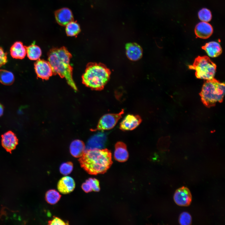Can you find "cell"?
Returning <instances> with one entry per match:
<instances>
[{"mask_svg":"<svg viewBox=\"0 0 225 225\" xmlns=\"http://www.w3.org/2000/svg\"><path fill=\"white\" fill-rule=\"evenodd\" d=\"M25 46L20 41L15 42L11 47L10 52L11 56L14 58L22 59L26 54Z\"/></svg>","mask_w":225,"mask_h":225,"instance_id":"e0dca14e","label":"cell"},{"mask_svg":"<svg viewBox=\"0 0 225 225\" xmlns=\"http://www.w3.org/2000/svg\"><path fill=\"white\" fill-rule=\"evenodd\" d=\"M68 222H65L61 218L54 217L53 218L48 222V225H68Z\"/></svg>","mask_w":225,"mask_h":225,"instance_id":"83f0119b","label":"cell"},{"mask_svg":"<svg viewBox=\"0 0 225 225\" xmlns=\"http://www.w3.org/2000/svg\"><path fill=\"white\" fill-rule=\"evenodd\" d=\"M198 16L201 21L206 22L210 21L212 18L211 11L206 8H202L199 11Z\"/></svg>","mask_w":225,"mask_h":225,"instance_id":"cb8c5ba5","label":"cell"},{"mask_svg":"<svg viewBox=\"0 0 225 225\" xmlns=\"http://www.w3.org/2000/svg\"><path fill=\"white\" fill-rule=\"evenodd\" d=\"M14 81V77L11 72L3 70H0V82L6 85H12Z\"/></svg>","mask_w":225,"mask_h":225,"instance_id":"44dd1931","label":"cell"},{"mask_svg":"<svg viewBox=\"0 0 225 225\" xmlns=\"http://www.w3.org/2000/svg\"><path fill=\"white\" fill-rule=\"evenodd\" d=\"M224 94V83L213 78L205 81L199 94L203 104L207 107H210L218 102H222Z\"/></svg>","mask_w":225,"mask_h":225,"instance_id":"277c9868","label":"cell"},{"mask_svg":"<svg viewBox=\"0 0 225 225\" xmlns=\"http://www.w3.org/2000/svg\"><path fill=\"white\" fill-rule=\"evenodd\" d=\"M85 145L83 142L79 140H75L70 144V151L71 155L75 158L81 157L85 151Z\"/></svg>","mask_w":225,"mask_h":225,"instance_id":"ac0fdd59","label":"cell"},{"mask_svg":"<svg viewBox=\"0 0 225 225\" xmlns=\"http://www.w3.org/2000/svg\"><path fill=\"white\" fill-rule=\"evenodd\" d=\"M28 58L31 60H36L39 58L42 54L41 50L38 46L32 44L25 46Z\"/></svg>","mask_w":225,"mask_h":225,"instance_id":"ffe728a7","label":"cell"},{"mask_svg":"<svg viewBox=\"0 0 225 225\" xmlns=\"http://www.w3.org/2000/svg\"><path fill=\"white\" fill-rule=\"evenodd\" d=\"M55 16L58 23L62 26H66L73 20L72 12L67 8H63L57 10L55 12Z\"/></svg>","mask_w":225,"mask_h":225,"instance_id":"8fae6325","label":"cell"},{"mask_svg":"<svg viewBox=\"0 0 225 225\" xmlns=\"http://www.w3.org/2000/svg\"><path fill=\"white\" fill-rule=\"evenodd\" d=\"M216 64L207 56H198L195 59L189 69L195 70V75L198 78L209 80L214 78L216 69Z\"/></svg>","mask_w":225,"mask_h":225,"instance_id":"5b68a950","label":"cell"},{"mask_svg":"<svg viewBox=\"0 0 225 225\" xmlns=\"http://www.w3.org/2000/svg\"><path fill=\"white\" fill-rule=\"evenodd\" d=\"M48 56L53 75H58L62 78H65L68 84L77 91L72 77L73 68L70 63L72 56L67 48L64 47L53 48L48 52Z\"/></svg>","mask_w":225,"mask_h":225,"instance_id":"6da1fadb","label":"cell"},{"mask_svg":"<svg viewBox=\"0 0 225 225\" xmlns=\"http://www.w3.org/2000/svg\"><path fill=\"white\" fill-rule=\"evenodd\" d=\"M124 113L122 109L118 113H108L104 115L100 118L98 125L93 131L110 130L113 128Z\"/></svg>","mask_w":225,"mask_h":225,"instance_id":"8992f818","label":"cell"},{"mask_svg":"<svg viewBox=\"0 0 225 225\" xmlns=\"http://www.w3.org/2000/svg\"><path fill=\"white\" fill-rule=\"evenodd\" d=\"M109 69L101 63L89 62L82 76V83L95 90H101L108 82L111 74Z\"/></svg>","mask_w":225,"mask_h":225,"instance_id":"3957f363","label":"cell"},{"mask_svg":"<svg viewBox=\"0 0 225 225\" xmlns=\"http://www.w3.org/2000/svg\"><path fill=\"white\" fill-rule=\"evenodd\" d=\"M173 198L175 202L178 205L188 206L192 202V194L188 188L183 186L176 191Z\"/></svg>","mask_w":225,"mask_h":225,"instance_id":"ba28073f","label":"cell"},{"mask_svg":"<svg viewBox=\"0 0 225 225\" xmlns=\"http://www.w3.org/2000/svg\"><path fill=\"white\" fill-rule=\"evenodd\" d=\"M7 62V53L0 47V67L4 65Z\"/></svg>","mask_w":225,"mask_h":225,"instance_id":"f1b7e54d","label":"cell"},{"mask_svg":"<svg viewBox=\"0 0 225 225\" xmlns=\"http://www.w3.org/2000/svg\"><path fill=\"white\" fill-rule=\"evenodd\" d=\"M34 66L38 78L47 80L53 75L52 68L48 61L39 58L34 63Z\"/></svg>","mask_w":225,"mask_h":225,"instance_id":"52a82bcc","label":"cell"},{"mask_svg":"<svg viewBox=\"0 0 225 225\" xmlns=\"http://www.w3.org/2000/svg\"><path fill=\"white\" fill-rule=\"evenodd\" d=\"M82 190L86 193H88L92 191L89 185L86 182L83 183L81 186Z\"/></svg>","mask_w":225,"mask_h":225,"instance_id":"f546056e","label":"cell"},{"mask_svg":"<svg viewBox=\"0 0 225 225\" xmlns=\"http://www.w3.org/2000/svg\"><path fill=\"white\" fill-rule=\"evenodd\" d=\"M179 222L181 225H190L192 223L191 216L188 212H184L180 215Z\"/></svg>","mask_w":225,"mask_h":225,"instance_id":"484cf974","label":"cell"},{"mask_svg":"<svg viewBox=\"0 0 225 225\" xmlns=\"http://www.w3.org/2000/svg\"><path fill=\"white\" fill-rule=\"evenodd\" d=\"M61 195L55 189H51L47 192L45 198L47 202L51 204L56 203L60 200Z\"/></svg>","mask_w":225,"mask_h":225,"instance_id":"7402d4cb","label":"cell"},{"mask_svg":"<svg viewBox=\"0 0 225 225\" xmlns=\"http://www.w3.org/2000/svg\"><path fill=\"white\" fill-rule=\"evenodd\" d=\"M126 54L131 60L136 61L140 59L142 55L141 47L136 43H128L126 45Z\"/></svg>","mask_w":225,"mask_h":225,"instance_id":"4fadbf2b","label":"cell"},{"mask_svg":"<svg viewBox=\"0 0 225 225\" xmlns=\"http://www.w3.org/2000/svg\"><path fill=\"white\" fill-rule=\"evenodd\" d=\"M208 55L212 58L217 57L222 53V50L220 44L218 42L212 41L206 43L202 47Z\"/></svg>","mask_w":225,"mask_h":225,"instance_id":"2e32d148","label":"cell"},{"mask_svg":"<svg viewBox=\"0 0 225 225\" xmlns=\"http://www.w3.org/2000/svg\"><path fill=\"white\" fill-rule=\"evenodd\" d=\"M1 143L3 147L10 153L18 144V140L12 132L9 131L2 135Z\"/></svg>","mask_w":225,"mask_h":225,"instance_id":"30bf717a","label":"cell"},{"mask_svg":"<svg viewBox=\"0 0 225 225\" xmlns=\"http://www.w3.org/2000/svg\"><path fill=\"white\" fill-rule=\"evenodd\" d=\"M78 161L81 167L91 175L105 173L112 162L111 152L107 148L86 150Z\"/></svg>","mask_w":225,"mask_h":225,"instance_id":"7a4b0ae2","label":"cell"},{"mask_svg":"<svg viewBox=\"0 0 225 225\" xmlns=\"http://www.w3.org/2000/svg\"><path fill=\"white\" fill-rule=\"evenodd\" d=\"M73 165L72 162H68L62 163L59 168L60 173L63 175H68L72 172Z\"/></svg>","mask_w":225,"mask_h":225,"instance_id":"d4e9b609","label":"cell"},{"mask_svg":"<svg viewBox=\"0 0 225 225\" xmlns=\"http://www.w3.org/2000/svg\"><path fill=\"white\" fill-rule=\"evenodd\" d=\"M213 29L209 23L206 22H201L198 23L195 28V32L198 37L207 39L212 35Z\"/></svg>","mask_w":225,"mask_h":225,"instance_id":"5bb4252c","label":"cell"},{"mask_svg":"<svg viewBox=\"0 0 225 225\" xmlns=\"http://www.w3.org/2000/svg\"><path fill=\"white\" fill-rule=\"evenodd\" d=\"M80 31V28L79 25L73 21L66 25V32L68 36H75L77 35Z\"/></svg>","mask_w":225,"mask_h":225,"instance_id":"603a6c76","label":"cell"},{"mask_svg":"<svg viewBox=\"0 0 225 225\" xmlns=\"http://www.w3.org/2000/svg\"><path fill=\"white\" fill-rule=\"evenodd\" d=\"M107 140L105 134L99 133L94 136L89 141L90 146L92 148L91 149H101L103 147Z\"/></svg>","mask_w":225,"mask_h":225,"instance_id":"d6986e66","label":"cell"},{"mask_svg":"<svg viewBox=\"0 0 225 225\" xmlns=\"http://www.w3.org/2000/svg\"><path fill=\"white\" fill-rule=\"evenodd\" d=\"M127 146L122 142H118L115 145L114 158L116 160L121 162L126 161L128 158Z\"/></svg>","mask_w":225,"mask_h":225,"instance_id":"9a60e30c","label":"cell"},{"mask_svg":"<svg viewBox=\"0 0 225 225\" xmlns=\"http://www.w3.org/2000/svg\"><path fill=\"white\" fill-rule=\"evenodd\" d=\"M3 106L0 103V117L2 115L3 112Z\"/></svg>","mask_w":225,"mask_h":225,"instance_id":"4dcf8cb0","label":"cell"},{"mask_svg":"<svg viewBox=\"0 0 225 225\" xmlns=\"http://www.w3.org/2000/svg\"><path fill=\"white\" fill-rule=\"evenodd\" d=\"M75 183L74 179L71 177L65 176L61 178L58 182L57 188L59 191L63 194H66L72 192L75 188Z\"/></svg>","mask_w":225,"mask_h":225,"instance_id":"7c38bea8","label":"cell"},{"mask_svg":"<svg viewBox=\"0 0 225 225\" xmlns=\"http://www.w3.org/2000/svg\"><path fill=\"white\" fill-rule=\"evenodd\" d=\"M85 182L89 185L92 191L98 192L100 190L99 182L97 179L90 178L87 179Z\"/></svg>","mask_w":225,"mask_h":225,"instance_id":"4316f807","label":"cell"},{"mask_svg":"<svg viewBox=\"0 0 225 225\" xmlns=\"http://www.w3.org/2000/svg\"><path fill=\"white\" fill-rule=\"evenodd\" d=\"M142 119L138 115H127L121 122L120 129L123 131L132 130L141 123Z\"/></svg>","mask_w":225,"mask_h":225,"instance_id":"9c48e42d","label":"cell"}]
</instances>
